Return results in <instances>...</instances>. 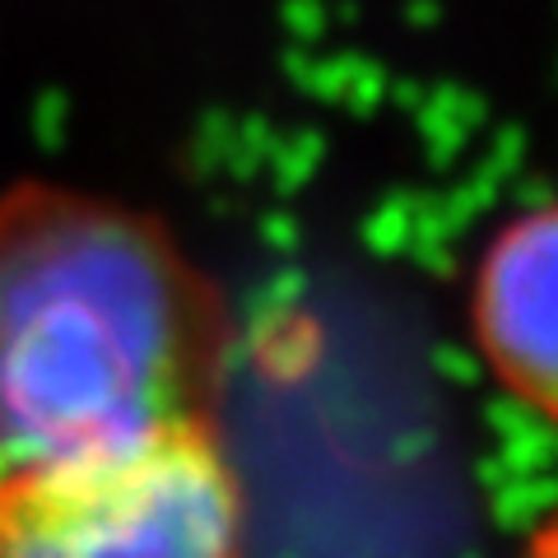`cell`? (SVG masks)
Wrapping results in <instances>:
<instances>
[{"mask_svg":"<svg viewBox=\"0 0 558 558\" xmlns=\"http://www.w3.org/2000/svg\"><path fill=\"white\" fill-rule=\"evenodd\" d=\"M252 502L219 418L0 465V558H247Z\"/></svg>","mask_w":558,"mask_h":558,"instance_id":"cell-2","label":"cell"},{"mask_svg":"<svg viewBox=\"0 0 558 558\" xmlns=\"http://www.w3.org/2000/svg\"><path fill=\"white\" fill-rule=\"evenodd\" d=\"M465 330L488 381L521 414L558 428V196L484 238L465 279Z\"/></svg>","mask_w":558,"mask_h":558,"instance_id":"cell-3","label":"cell"},{"mask_svg":"<svg viewBox=\"0 0 558 558\" xmlns=\"http://www.w3.org/2000/svg\"><path fill=\"white\" fill-rule=\"evenodd\" d=\"M229 293L163 219L80 186L0 196V465L219 418Z\"/></svg>","mask_w":558,"mask_h":558,"instance_id":"cell-1","label":"cell"}]
</instances>
